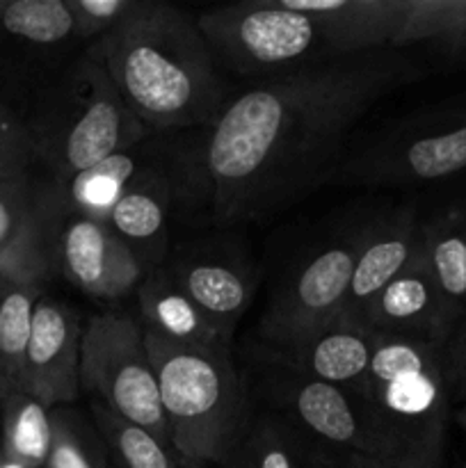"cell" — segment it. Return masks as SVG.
<instances>
[{"mask_svg": "<svg viewBox=\"0 0 466 468\" xmlns=\"http://www.w3.org/2000/svg\"><path fill=\"white\" fill-rule=\"evenodd\" d=\"M3 457L16 468H44L53 439L50 410L23 391L3 402Z\"/></svg>", "mask_w": 466, "mask_h": 468, "instance_id": "obj_26", "label": "cell"}, {"mask_svg": "<svg viewBox=\"0 0 466 468\" xmlns=\"http://www.w3.org/2000/svg\"><path fill=\"white\" fill-rule=\"evenodd\" d=\"M144 329L167 341L187 346L219 347L228 346L227 338L206 320L195 302L183 292L169 268H155L137 288Z\"/></svg>", "mask_w": 466, "mask_h": 468, "instance_id": "obj_21", "label": "cell"}, {"mask_svg": "<svg viewBox=\"0 0 466 468\" xmlns=\"http://www.w3.org/2000/svg\"><path fill=\"white\" fill-rule=\"evenodd\" d=\"M7 3H9V0H0V18H3L5 9H7Z\"/></svg>", "mask_w": 466, "mask_h": 468, "instance_id": "obj_36", "label": "cell"}, {"mask_svg": "<svg viewBox=\"0 0 466 468\" xmlns=\"http://www.w3.org/2000/svg\"><path fill=\"white\" fill-rule=\"evenodd\" d=\"M279 370L281 373L270 382L274 405L286 411V419H291L306 437L336 451L407 468L387 437L379 432L364 402L350 388Z\"/></svg>", "mask_w": 466, "mask_h": 468, "instance_id": "obj_10", "label": "cell"}, {"mask_svg": "<svg viewBox=\"0 0 466 468\" xmlns=\"http://www.w3.org/2000/svg\"><path fill=\"white\" fill-rule=\"evenodd\" d=\"M359 324L379 336H405L446 343L457 320L448 311L434 274L423 256L416 259L375 295L361 314Z\"/></svg>", "mask_w": 466, "mask_h": 468, "instance_id": "obj_13", "label": "cell"}, {"mask_svg": "<svg viewBox=\"0 0 466 468\" xmlns=\"http://www.w3.org/2000/svg\"><path fill=\"white\" fill-rule=\"evenodd\" d=\"M446 343L379 336L368 373L350 388L407 468H439L450 416Z\"/></svg>", "mask_w": 466, "mask_h": 468, "instance_id": "obj_5", "label": "cell"}, {"mask_svg": "<svg viewBox=\"0 0 466 468\" xmlns=\"http://www.w3.org/2000/svg\"><path fill=\"white\" fill-rule=\"evenodd\" d=\"M80 341L76 309L55 297H41L32 318L21 391L48 410L76 402L80 393Z\"/></svg>", "mask_w": 466, "mask_h": 468, "instance_id": "obj_12", "label": "cell"}, {"mask_svg": "<svg viewBox=\"0 0 466 468\" xmlns=\"http://www.w3.org/2000/svg\"><path fill=\"white\" fill-rule=\"evenodd\" d=\"M44 283L27 274L0 268V364L12 391H21L23 361Z\"/></svg>", "mask_w": 466, "mask_h": 468, "instance_id": "obj_25", "label": "cell"}, {"mask_svg": "<svg viewBox=\"0 0 466 468\" xmlns=\"http://www.w3.org/2000/svg\"><path fill=\"white\" fill-rule=\"evenodd\" d=\"M144 343L178 468L222 466L249 423L228 346H187L146 329Z\"/></svg>", "mask_w": 466, "mask_h": 468, "instance_id": "obj_3", "label": "cell"}, {"mask_svg": "<svg viewBox=\"0 0 466 468\" xmlns=\"http://www.w3.org/2000/svg\"><path fill=\"white\" fill-rule=\"evenodd\" d=\"M169 270L183 292L228 341L254 297L251 274L231 263L210 259H187L174 263Z\"/></svg>", "mask_w": 466, "mask_h": 468, "instance_id": "obj_20", "label": "cell"}, {"mask_svg": "<svg viewBox=\"0 0 466 468\" xmlns=\"http://www.w3.org/2000/svg\"><path fill=\"white\" fill-rule=\"evenodd\" d=\"M0 30L30 48H58L76 39L67 0H12L0 18Z\"/></svg>", "mask_w": 466, "mask_h": 468, "instance_id": "obj_27", "label": "cell"}, {"mask_svg": "<svg viewBox=\"0 0 466 468\" xmlns=\"http://www.w3.org/2000/svg\"><path fill=\"white\" fill-rule=\"evenodd\" d=\"M420 245H423V222L418 219L414 206H402L379 222L364 227V238H361L341 318L347 323H359L365 306L416 259Z\"/></svg>", "mask_w": 466, "mask_h": 468, "instance_id": "obj_14", "label": "cell"}, {"mask_svg": "<svg viewBox=\"0 0 466 468\" xmlns=\"http://www.w3.org/2000/svg\"><path fill=\"white\" fill-rule=\"evenodd\" d=\"M423 44L466 67V0H405L393 48Z\"/></svg>", "mask_w": 466, "mask_h": 468, "instance_id": "obj_24", "label": "cell"}, {"mask_svg": "<svg viewBox=\"0 0 466 468\" xmlns=\"http://www.w3.org/2000/svg\"><path fill=\"white\" fill-rule=\"evenodd\" d=\"M112 78L151 133L210 126L224 105L215 58L196 16L160 0H132L85 50Z\"/></svg>", "mask_w": 466, "mask_h": 468, "instance_id": "obj_2", "label": "cell"}, {"mask_svg": "<svg viewBox=\"0 0 466 468\" xmlns=\"http://www.w3.org/2000/svg\"><path fill=\"white\" fill-rule=\"evenodd\" d=\"M320 26L334 58L393 48L405 0H292Z\"/></svg>", "mask_w": 466, "mask_h": 468, "instance_id": "obj_17", "label": "cell"}, {"mask_svg": "<svg viewBox=\"0 0 466 468\" xmlns=\"http://www.w3.org/2000/svg\"><path fill=\"white\" fill-rule=\"evenodd\" d=\"M23 122L41 167L55 183L142 144L151 133L108 71L87 53L35 96Z\"/></svg>", "mask_w": 466, "mask_h": 468, "instance_id": "obj_4", "label": "cell"}, {"mask_svg": "<svg viewBox=\"0 0 466 468\" xmlns=\"http://www.w3.org/2000/svg\"><path fill=\"white\" fill-rule=\"evenodd\" d=\"M219 468H313L311 437L286 416H259Z\"/></svg>", "mask_w": 466, "mask_h": 468, "instance_id": "obj_23", "label": "cell"}, {"mask_svg": "<svg viewBox=\"0 0 466 468\" xmlns=\"http://www.w3.org/2000/svg\"><path fill=\"white\" fill-rule=\"evenodd\" d=\"M361 238L364 227L352 229L315 251L283 282L260 318V336L272 352L288 350L341 318Z\"/></svg>", "mask_w": 466, "mask_h": 468, "instance_id": "obj_9", "label": "cell"}, {"mask_svg": "<svg viewBox=\"0 0 466 468\" xmlns=\"http://www.w3.org/2000/svg\"><path fill=\"white\" fill-rule=\"evenodd\" d=\"M131 5L132 0H67L76 39L87 41V46L99 41L122 21Z\"/></svg>", "mask_w": 466, "mask_h": 468, "instance_id": "obj_31", "label": "cell"}, {"mask_svg": "<svg viewBox=\"0 0 466 468\" xmlns=\"http://www.w3.org/2000/svg\"><path fill=\"white\" fill-rule=\"evenodd\" d=\"M464 468H466V464H464Z\"/></svg>", "mask_w": 466, "mask_h": 468, "instance_id": "obj_38", "label": "cell"}, {"mask_svg": "<svg viewBox=\"0 0 466 468\" xmlns=\"http://www.w3.org/2000/svg\"><path fill=\"white\" fill-rule=\"evenodd\" d=\"M423 76L418 59L382 48L260 80L222 105L185 167L217 222L263 219L329 183L352 126Z\"/></svg>", "mask_w": 466, "mask_h": 468, "instance_id": "obj_1", "label": "cell"}, {"mask_svg": "<svg viewBox=\"0 0 466 468\" xmlns=\"http://www.w3.org/2000/svg\"><path fill=\"white\" fill-rule=\"evenodd\" d=\"M108 468H117V466H112V464H110V466H108Z\"/></svg>", "mask_w": 466, "mask_h": 468, "instance_id": "obj_37", "label": "cell"}, {"mask_svg": "<svg viewBox=\"0 0 466 468\" xmlns=\"http://www.w3.org/2000/svg\"><path fill=\"white\" fill-rule=\"evenodd\" d=\"M53 439L44 468H108L110 451L94 423L69 407L50 410Z\"/></svg>", "mask_w": 466, "mask_h": 468, "instance_id": "obj_30", "label": "cell"}, {"mask_svg": "<svg viewBox=\"0 0 466 468\" xmlns=\"http://www.w3.org/2000/svg\"><path fill=\"white\" fill-rule=\"evenodd\" d=\"M39 167L26 122L0 94V192L23 199H41L44 186H39L37 176Z\"/></svg>", "mask_w": 466, "mask_h": 468, "instance_id": "obj_28", "label": "cell"}, {"mask_svg": "<svg viewBox=\"0 0 466 468\" xmlns=\"http://www.w3.org/2000/svg\"><path fill=\"white\" fill-rule=\"evenodd\" d=\"M96 430L103 437L117 468H178V462L169 455V448L160 443L140 425L122 419L101 402H91Z\"/></svg>", "mask_w": 466, "mask_h": 468, "instance_id": "obj_29", "label": "cell"}, {"mask_svg": "<svg viewBox=\"0 0 466 468\" xmlns=\"http://www.w3.org/2000/svg\"><path fill=\"white\" fill-rule=\"evenodd\" d=\"M174 190L176 183L172 181L167 167L131 187L114 204L105 222L140 259L146 272L160 268L167 251V213Z\"/></svg>", "mask_w": 466, "mask_h": 468, "instance_id": "obj_18", "label": "cell"}, {"mask_svg": "<svg viewBox=\"0 0 466 468\" xmlns=\"http://www.w3.org/2000/svg\"><path fill=\"white\" fill-rule=\"evenodd\" d=\"M196 23L213 58L240 76L272 80L336 59L292 0H245L196 14Z\"/></svg>", "mask_w": 466, "mask_h": 468, "instance_id": "obj_7", "label": "cell"}, {"mask_svg": "<svg viewBox=\"0 0 466 468\" xmlns=\"http://www.w3.org/2000/svg\"><path fill=\"white\" fill-rule=\"evenodd\" d=\"M12 393V388H9V382H7V375H5L3 370V364H0V402L5 400V398Z\"/></svg>", "mask_w": 466, "mask_h": 468, "instance_id": "obj_34", "label": "cell"}, {"mask_svg": "<svg viewBox=\"0 0 466 468\" xmlns=\"http://www.w3.org/2000/svg\"><path fill=\"white\" fill-rule=\"evenodd\" d=\"M443 359H446V379L450 387V396L461 400L466 396V315L448 336L443 346Z\"/></svg>", "mask_w": 466, "mask_h": 468, "instance_id": "obj_32", "label": "cell"}, {"mask_svg": "<svg viewBox=\"0 0 466 468\" xmlns=\"http://www.w3.org/2000/svg\"><path fill=\"white\" fill-rule=\"evenodd\" d=\"M58 210L41 199L0 192V268L46 282L55 270L53 233Z\"/></svg>", "mask_w": 466, "mask_h": 468, "instance_id": "obj_19", "label": "cell"}, {"mask_svg": "<svg viewBox=\"0 0 466 468\" xmlns=\"http://www.w3.org/2000/svg\"><path fill=\"white\" fill-rule=\"evenodd\" d=\"M80 388L172 448L158 379L146 352L144 327L132 318L101 314L82 329Z\"/></svg>", "mask_w": 466, "mask_h": 468, "instance_id": "obj_8", "label": "cell"}, {"mask_svg": "<svg viewBox=\"0 0 466 468\" xmlns=\"http://www.w3.org/2000/svg\"><path fill=\"white\" fill-rule=\"evenodd\" d=\"M423 256L448 311L460 323L466 315V206L423 222Z\"/></svg>", "mask_w": 466, "mask_h": 468, "instance_id": "obj_22", "label": "cell"}, {"mask_svg": "<svg viewBox=\"0 0 466 468\" xmlns=\"http://www.w3.org/2000/svg\"><path fill=\"white\" fill-rule=\"evenodd\" d=\"M167 167L169 165L160 160V146H144L142 142L67 181L44 186V199L58 213L71 210L105 224L110 210L131 187Z\"/></svg>", "mask_w": 466, "mask_h": 468, "instance_id": "obj_15", "label": "cell"}, {"mask_svg": "<svg viewBox=\"0 0 466 468\" xmlns=\"http://www.w3.org/2000/svg\"><path fill=\"white\" fill-rule=\"evenodd\" d=\"M53 263L78 291L105 302L128 297L149 274L108 224L71 210L58 213Z\"/></svg>", "mask_w": 466, "mask_h": 468, "instance_id": "obj_11", "label": "cell"}, {"mask_svg": "<svg viewBox=\"0 0 466 468\" xmlns=\"http://www.w3.org/2000/svg\"><path fill=\"white\" fill-rule=\"evenodd\" d=\"M311 460H313V468H396L384 464V462L355 455V452L323 446V443L313 441V439H311Z\"/></svg>", "mask_w": 466, "mask_h": 468, "instance_id": "obj_33", "label": "cell"}, {"mask_svg": "<svg viewBox=\"0 0 466 468\" xmlns=\"http://www.w3.org/2000/svg\"><path fill=\"white\" fill-rule=\"evenodd\" d=\"M466 172V94L411 112L343 151L329 183L425 186Z\"/></svg>", "mask_w": 466, "mask_h": 468, "instance_id": "obj_6", "label": "cell"}, {"mask_svg": "<svg viewBox=\"0 0 466 468\" xmlns=\"http://www.w3.org/2000/svg\"><path fill=\"white\" fill-rule=\"evenodd\" d=\"M379 334L359 323L338 318L320 332L302 338L288 350L272 352L277 368L334 387L355 388L368 373Z\"/></svg>", "mask_w": 466, "mask_h": 468, "instance_id": "obj_16", "label": "cell"}, {"mask_svg": "<svg viewBox=\"0 0 466 468\" xmlns=\"http://www.w3.org/2000/svg\"><path fill=\"white\" fill-rule=\"evenodd\" d=\"M461 407H460V411H457V423L461 425V430H464L466 432V396L461 398Z\"/></svg>", "mask_w": 466, "mask_h": 468, "instance_id": "obj_35", "label": "cell"}]
</instances>
